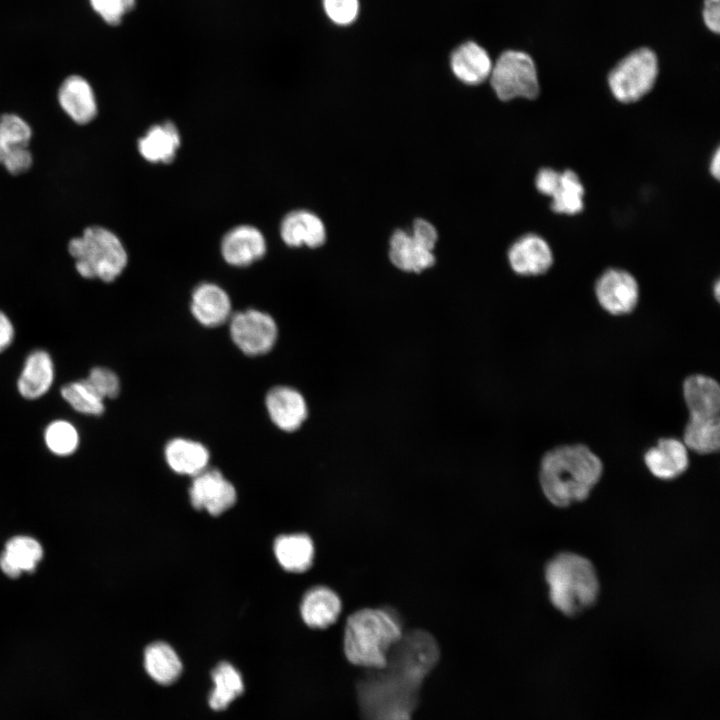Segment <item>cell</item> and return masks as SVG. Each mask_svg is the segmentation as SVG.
Listing matches in <instances>:
<instances>
[{
    "label": "cell",
    "instance_id": "cell-21",
    "mask_svg": "<svg viewBox=\"0 0 720 720\" xmlns=\"http://www.w3.org/2000/svg\"><path fill=\"white\" fill-rule=\"evenodd\" d=\"M342 610L338 594L326 586L309 589L301 602L300 614L310 628L325 629L334 624Z\"/></svg>",
    "mask_w": 720,
    "mask_h": 720
},
{
    "label": "cell",
    "instance_id": "cell-2",
    "mask_svg": "<svg viewBox=\"0 0 720 720\" xmlns=\"http://www.w3.org/2000/svg\"><path fill=\"white\" fill-rule=\"evenodd\" d=\"M602 474L603 463L588 446L566 444L543 455L539 484L552 505L564 508L586 500Z\"/></svg>",
    "mask_w": 720,
    "mask_h": 720
},
{
    "label": "cell",
    "instance_id": "cell-20",
    "mask_svg": "<svg viewBox=\"0 0 720 720\" xmlns=\"http://www.w3.org/2000/svg\"><path fill=\"white\" fill-rule=\"evenodd\" d=\"M682 395L689 416H719L720 386L714 378L703 374L686 377L682 383Z\"/></svg>",
    "mask_w": 720,
    "mask_h": 720
},
{
    "label": "cell",
    "instance_id": "cell-24",
    "mask_svg": "<svg viewBox=\"0 0 720 720\" xmlns=\"http://www.w3.org/2000/svg\"><path fill=\"white\" fill-rule=\"evenodd\" d=\"M164 455L174 472L193 477L207 469L210 458L203 444L186 438L170 440L165 446Z\"/></svg>",
    "mask_w": 720,
    "mask_h": 720
},
{
    "label": "cell",
    "instance_id": "cell-18",
    "mask_svg": "<svg viewBox=\"0 0 720 720\" xmlns=\"http://www.w3.org/2000/svg\"><path fill=\"white\" fill-rule=\"evenodd\" d=\"M388 257L399 270L419 273L432 267L436 261L433 250L411 232L397 229L389 241Z\"/></svg>",
    "mask_w": 720,
    "mask_h": 720
},
{
    "label": "cell",
    "instance_id": "cell-6",
    "mask_svg": "<svg viewBox=\"0 0 720 720\" xmlns=\"http://www.w3.org/2000/svg\"><path fill=\"white\" fill-rule=\"evenodd\" d=\"M490 84L501 101L515 98L534 99L539 94L535 63L523 51L506 50L492 66Z\"/></svg>",
    "mask_w": 720,
    "mask_h": 720
},
{
    "label": "cell",
    "instance_id": "cell-3",
    "mask_svg": "<svg viewBox=\"0 0 720 720\" xmlns=\"http://www.w3.org/2000/svg\"><path fill=\"white\" fill-rule=\"evenodd\" d=\"M402 624L385 608H362L346 620L343 648L347 660L356 666L379 669L385 666L390 649L403 634Z\"/></svg>",
    "mask_w": 720,
    "mask_h": 720
},
{
    "label": "cell",
    "instance_id": "cell-5",
    "mask_svg": "<svg viewBox=\"0 0 720 720\" xmlns=\"http://www.w3.org/2000/svg\"><path fill=\"white\" fill-rule=\"evenodd\" d=\"M77 272L86 279L113 282L125 269L128 255L121 240L109 229L90 225L68 242Z\"/></svg>",
    "mask_w": 720,
    "mask_h": 720
},
{
    "label": "cell",
    "instance_id": "cell-34",
    "mask_svg": "<svg viewBox=\"0 0 720 720\" xmlns=\"http://www.w3.org/2000/svg\"><path fill=\"white\" fill-rule=\"evenodd\" d=\"M86 380L103 400L115 398L120 392L118 376L106 367L92 368Z\"/></svg>",
    "mask_w": 720,
    "mask_h": 720
},
{
    "label": "cell",
    "instance_id": "cell-27",
    "mask_svg": "<svg viewBox=\"0 0 720 720\" xmlns=\"http://www.w3.org/2000/svg\"><path fill=\"white\" fill-rule=\"evenodd\" d=\"M42 555L38 541L28 536H16L7 542L0 556V568L7 576L16 578L23 571H33Z\"/></svg>",
    "mask_w": 720,
    "mask_h": 720
},
{
    "label": "cell",
    "instance_id": "cell-30",
    "mask_svg": "<svg viewBox=\"0 0 720 720\" xmlns=\"http://www.w3.org/2000/svg\"><path fill=\"white\" fill-rule=\"evenodd\" d=\"M212 680L214 689L210 694L209 705L214 710L225 709L244 690L240 673L228 662H221L215 667Z\"/></svg>",
    "mask_w": 720,
    "mask_h": 720
},
{
    "label": "cell",
    "instance_id": "cell-14",
    "mask_svg": "<svg viewBox=\"0 0 720 720\" xmlns=\"http://www.w3.org/2000/svg\"><path fill=\"white\" fill-rule=\"evenodd\" d=\"M511 269L521 276H538L546 273L553 264L549 244L536 234H526L516 240L508 250Z\"/></svg>",
    "mask_w": 720,
    "mask_h": 720
},
{
    "label": "cell",
    "instance_id": "cell-36",
    "mask_svg": "<svg viewBox=\"0 0 720 720\" xmlns=\"http://www.w3.org/2000/svg\"><path fill=\"white\" fill-rule=\"evenodd\" d=\"M92 9L107 24H119L135 6L136 0H89Z\"/></svg>",
    "mask_w": 720,
    "mask_h": 720
},
{
    "label": "cell",
    "instance_id": "cell-1",
    "mask_svg": "<svg viewBox=\"0 0 720 720\" xmlns=\"http://www.w3.org/2000/svg\"><path fill=\"white\" fill-rule=\"evenodd\" d=\"M436 639L422 629L403 632L384 667L369 669L357 682L363 720H412L424 679L438 663Z\"/></svg>",
    "mask_w": 720,
    "mask_h": 720
},
{
    "label": "cell",
    "instance_id": "cell-10",
    "mask_svg": "<svg viewBox=\"0 0 720 720\" xmlns=\"http://www.w3.org/2000/svg\"><path fill=\"white\" fill-rule=\"evenodd\" d=\"M536 188L552 198L551 208L556 213L577 214L583 209L584 187L572 170L557 172L542 168L536 176Z\"/></svg>",
    "mask_w": 720,
    "mask_h": 720
},
{
    "label": "cell",
    "instance_id": "cell-9",
    "mask_svg": "<svg viewBox=\"0 0 720 720\" xmlns=\"http://www.w3.org/2000/svg\"><path fill=\"white\" fill-rule=\"evenodd\" d=\"M594 292L601 308L613 316L632 313L640 297L636 278L628 271L617 268L608 269L600 275Z\"/></svg>",
    "mask_w": 720,
    "mask_h": 720
},
{
    "label": "cell",
    "instance_id": "cell-7",
    "mask_svg": "<svg viewBox=\"0 0 720 720\" xmlns=\"http://www.w3.org/2000/svg\"><path fill=\"white\" fill-rule=\"evenodd\" d=\"M658 75L656 54L649 48L634 50L610 71L608 84L613 96L622 103L636 102L654 86Z\"/></svg>",
    "mask_w": 720,
    "mask_h": 720
},
{
    "label": "cell",
    "instance_id": "cell-17",
    "mask_svg": "<svg viewBox=\"0 0 720 720\" xmlns=\"http://www.w3.org/2000/svg\"><path fill=\"white\" fill-rule=\"evenodd\" d=\"M231 308L229 295L214 283H202L192 292L191 313L205 327H217L228 321Z\"/></svg>",
    "mask_w": 720,
    "mask_h": 720
},
{
    "label": "cell",
    "instance_id": "cell-31",
    "mask_svg": "<svg viewBox=\"0 0 720 720\" xmlns=\"http://www.w3.org/2000/svg\"><path fill=\"white\" fill-rule=\"evenodd\" d=\"M33 135L32 127L15 113L0 115V164L19 148L29 147Z\"/></svg>",
    "mask_w": 720,
    "mask_h": 720
},
{
    "label": "cell",
    "instance_id": "cell-12",
    "mask_svg": "<svg viewBox=\"0 0 720 720\" xmlns=\"http://www.w3.org/2000/svg\"><path fill=\"white\" fill-rule=\"evenodd\" d=\"M57 100L64 113L79 126L89 124L97 116L94 90L88 80L80 75H70L62 81Z\"/></svg>",
    "mask_w": 720,
    "mask_h": 720
},
{
    "label": "cell",
    "instance_id": "cell-13",
    "mask_svg": "<svg viewBox=\"0 0 720 720\" xmlns=\"http://www.w3.org/2000/svg\"><path fill=\"white\" fill-rule=\"evenodd\" d=\"M267 413L279 429L293 432L301 427L308 415L304 396L289 386H275L265 397Z\"/></svg>",
    "mask_w": 720,
    "mask_h": 720
},
{
    "label": "cell",
    "instance_id": "cell-35",
    "mask_svg": "<svg viewBox=\"0 0 720 720\" xmlns=\"http://www.w3.org/2000/svg\"><path fill=\"white\" fill-rule=\"evenodd\" d=\"M327 17L340 26L352 24L359 15V0H322Z\"/></svg>",
    "mask_w": 720,
    "mask_h": 720
},
{
    "label": "cell",
    "instance_id": "cell-23",
    "mask_svg": "<svg viewBox=\"0 0 720 720\" xmlns=\"http://www.w3.org/2000/svg\"><path fill=\"white\" fill-rule=\"evenodd\" d=\"M53 379L50 355L44 350H35L26 358L17 383L18 391L26 399H37L49 390Z\"/></svg>",
    "mask_w": 720,
    "mask_h": 720
},
{
    "label": "cell",
    "instance_id": "cell-22",
    "mask_svg": "<svg viewBox=\"0 0 720 720\" xmlns=\"http://www.w3.org/2000/svg\"><path fill=\"white\" fill-rule=\"evenodd\" d=\"M280 233L283 241L291 247L306 245L322 246L326 241V228L322 220L307 210L290 212L282 220Z\"/></svg>",
    "mask_w": 720,
    "mask_h": 720
},
{
    "label": "cell",
    "instance_id": "cell-15",
    "mask_svg": "<svg viewBox=\"0 0 720 720\" xmlns=\"http://www.w3.org/2000/svg\"><path fill=\"white\" fill-rule=\"evenodd\" d=\"M688 449L682 440L673 437L660 438L644 454L649 472L661 480H673L689 467Z\"/></svg>",
    "mask_w": 720,
    "mask_h": 720
},
{
    "label": "cell",
    "instance_id": "cell-4",
    "mask_svg": "<svg viewBox=\"0 0 720 720\" xmlns=\"http://www.w3.org/2000/svg\"><path fill=\"white\" fill-rule=\"evenodd\" d=\"M544 577L551 604L565 616H576L592 607L600 593L593 563L586 557L561 552L545 565Z\"/></svg>",
    "mask_w": 720,
    "mask_h": 720
},
{
    "label": "cell",
    "instance_id": "cell-25",
    "mask_svg": "<svg viewBox=\"0 0 720 720\" xmlns=\"http://www.w3.org/2000/svg\"><path fill=\"white\" fill-rule=\"evenodd\" d=\"M180 146V135L176 126L167 121L152 126L138 140L141 156L153 163H169L173 161Z\"/></svg>",
    "mask_w": 720,
    "mask_h": 720
},
{
    "label": "cell",
    "instance_id": "cell-26",
    "mask_svg": "<svg viewBox=\"0 0 720 720\" xmlns=\"http://www.w3.org/2000/svg\"><path fill=\"white\" fill-rule=\"evenodd\" d=\"M314 552L312 539L304 533L281 535L274 542L276 559L289 572L308 570L313 564Z\"/></svg>",
    "mask_w": 720,
    "mask_h": 720
},
{
    "label": "cell",
    "instance_id": "cell-16",
    "mask_svg": "<svg viewBox=\"0 0 720 720\" xmlns=\"http://www.w3.org/2000/svg\"><path fill=\"white\" fill-rule=\"evenodd\" d=\"M266 242L255 227L241 225L230 230L221 243L224 260L233 266H248L264 256Z\"/></svg>",
    "mask_w": 720,
    "mask_h": 720
},
{
    "label": "cell",
    "instance_id": "cell-42",
    "mask_svg": "<svg viewBox=\"0 0 720 720\" xmlns=\"http://www.w3.org/2000/svg\"><path fill=\"white\" fill-rule=\"evenodd\" d=\"M719 290H720V284H719V281L717 280L714 285V297L717 301L719 300V295H720Z\"/></svg>",
    "mask_w": 720,
    "mask_h": 720
},
{
    "label": "cell",
    "instance_id": "cell-28",
    "mask_svg": "<svg viewBox=\"0 0 720 720\" xmlns=\"http://www.w3.org/2000/svg\"><path fill=\"white\" fill-rule=\"evenodd\" d=\"M682 441L688 450L701 455L717 452L720 447V417L689 416Z\"/></svg>",
    "mask_w": 720,
    "mask_h": 720
},
{
    "label": "cell",
    "instance_id": "cell-29",
    "mask_svg": "<svg viewBox=\"0 0 720 720\" xmlns=\"http://www.w3.org/2000/svg\"><path fill=\"white\" fill-rule=\"evenodd\" d=\"M147 673L159 684L175 682L182 672V663L174 649L165 642H154L144 653Z\"/></svg>",
    "mask_w": 720,
    "mask_h": 720
},
{
    "label": "cell",
    "instance_id": "cell-37",
    "mask_svg": "<svg viewBox=\"0 0 720 720\" xmlns=\"http://www.w3.org/2000/svg\"><path fill=\"white\" fill-rule=\"evenodd\" d=\"M5 170L13 175L18 176L28 172L33 165V155L29 147L19 148L10 153L2 163Z\"/></svg>",
    "mask_w": 720,
    "mask_h": 720
},
{
    "label": "cell",
    "instance_id": "cell-11",
    "mask_svg": "<svg viewBox=\"0 0 720 720\" xmlns=\"http://www.w3.org/2000/svg\"><path fill=\"white\" fill-rule=\"evenodd\" d=\"M192 506L218 516L236 502V490L219 470L205 469L194 476L189 489Z\"/></svg>",
    "mask_w": 720,
    "mask_h": 720
},
{
    "label": "cell",
    "instance_id": "cell-38",
    "mask_svg": "<svg viewBox=\"0 0 720 720\" xmlns=\"http://www.w3.org/2000/svg\"><path fill=\"white\" fill-rule=\"evenodd\" d=\"M411 234L424 243L429 249L434 250L438 241V232L429 221L423 218L415 219Z\"/></svg>",
    "mask_w": 720,
    "mask_h": 720
},
{
    "label": "cell",
    "instance_id": "cell-40",
    "mask_svg": "<svg viewBox=\"0 0 720 720\" xmlns=\"http://www.w3.org/2000/svg\"><path fill=\"white\" fill-rule=\"evenodd\" d=\"M14 338V328L10 319L0 311V352L9 347Z\"/></svg>",
    "mask_w": 720,
    "mask_h": 720
},
{
    "label": "cell",
    "instance_id": "cell-41",
    "mask_svg": "<svg viewBox=\"0 0 720 720\" xmlns=\"http://www.w3.org/2000/svg\"><path fill=\"white\" fill-rule=\"evenodd\" d=\"M711 174L718 179L720 175V151L717 149L712 157L710 164Z\"/></svg>",
    "mask_w": 720,
    "mask_h": 720
},
{
    "label": "cell",
    "instance_id": "cell-39",
    "mask_svg": "<svg viewBox=\"0 0 720 720\" xmlns=\"http://www.w3.org/2000/svg\"><path fill=\"white\" fill-rule=\"evenodd\" d=\"M703 20L710 31L720 32V0H704Z\"/></svg>",
    "mask_w": 720,
    "mask_h": 720
},
{
    "label": "cell",
    "instance_id": "cell-33",
    "mask_svg": "<svg viewBox=\"0 0 720 720\" xmlns=\"http://www.w3.org/2000/svg\"><path fill=\"white\" fill-rule=\"evenodd\" d=\"M44 439L49 450L60 456L72 454L79 443L77 430L64 420L50 423L45 430Z\"/></svg>",
    "mask_w": 720,
    "mask_h": 720
},
{
    "label": "cell",
    "instance_id": "cell-19",
    "mask_svg": "<svg viewBox=\"0 0 720 720\" xmlns=\"http://www.w3.org/2000/svg\"><path fill=\"white\" fill-rule=\"evenodd\" d=\"M492 66L488 52L474 41L460 44L450 55L453 74L466 85H479L489 79Z\"/></svg>",
    "mask_w": 720,
    "mask_h": 720
},
{
    "label": "cell",
    "instance_id": "cell-8",
    "mask_svg": "<svg viewBox=\"0 0 720 720\" xmlns=\"http://www.w3.org/2000/svg\"><path fill=\"white\" fill-rule=\"evenodd\" d=\"M229 331L234 344L249 356L268 353L278 337V327L273 317L257 309H246L232 314Z\"/></svg>",
    "mask_w": 720,
    "mask_h": 720
},
{
    "label": "cell",
    "instance_id": "cell-32",
    "mask_svg": "<svg viewBox=\"0 0 720 720\" xmlns=\"http://www.w3.org/2000/svg\"><path fill=\"white\" fill-rule=\"evenodd\" d=\"M60 392L63 399L79 413L96 416L101 415L105 410L104 400L86 379L68 383Z\"/></svg>",
    "mask_w": 720,
    "mask_h": 720
}]
</instances>
